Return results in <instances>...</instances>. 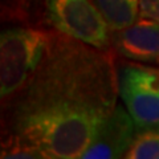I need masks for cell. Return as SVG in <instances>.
Here are the masks:
<instances>
[{
	"label": "cell",
	"mask_w": 159,
	"mask_h": 159,
	"mask_svg": "<svg viewBox=\"0 0 159 159\" xmlns=\"http://www.w3.org/2000/svg\"><path fill=\"white\" fill-rule=\"evenodd\" d=\"M118 97L107 52L53 33L36 72L9 97L6 142L40 159L81 158Z\"/></svg>",
	"instance_id": "1"
},
{
	"label": "cell",
	"mask_w": 159,
	"mask_h": 159,
	"mask_svg": "<svg viewBox=\"0 0 159 159\" xmlns=\"http://www.w3.org/2000/svg\"><path fill=\"white\" fill-rule=\"evenodd\" d=\"M51 32L29 27L8 28L0 36V94L8 99L19 92L41 64Z\"/></svg>",
	"instance_id": "2"
},
{
	"label": "cell",
	"mask_w": 159,
	"mask_h": 159,
	"mask_svg": "<svg viewBox=\"0 0 159 159\" xmlns=\"http://www.w3.org/2000/svg\"><path fill=\"white\" fill-rule=\"evenodd\" d=\"M47 20L68 37L109 52L110 27L92 0H44Z\"/></svg>",
	"instance_id": "3"
},
{
	"label": "cell",
	"mask_w": 159,
	"mask_h": 159,
	"mask_svg": "<svg viewBox=\"0 0 159 159\" xmlns=\"http://www.w3.org/2000/svg\"><path fill=\"white\" fill-rule=\"evenodd\" d=\"M118 94L138 129L159 125V66L139 62L122 65Z\"/></svg>",
	"instance_id": "4"
},
{
	"label": "cell",
	"mask_w": 159,
	"mask_h": 159,
	"mask_svg": "<svg viewBox=\"0 0 159 159\" xmlns=\"http://www.w3.org/2000/svg\"><path fill=\"white\" fill-rule=\"evenodd\" d=\"M138 130L130 113L117 103L105 122L98 129L93 141L81 155L82 159L125 158Z\"/></svg>",
	"instance_id": "5"
},
{
	"label": "cell",
	"mask_w": 159,
	"mask_h": 159,
	"mask_svg": "<svg viewBox=\"0 0 159 159\" xmlns=\"http://www.w3.org/2000/svg\"><path fill=\"white\" fill-rule=\"evenodd\" d=\"M111 44L119 56L133 62L159 66V24L141 17L122 31H114Z\"/></svg>",
	"instance_id": "6"
},
{
	"label": "cell",
	"mask_w": 159,
	"mask_h": 159,
	"mask_svg": "<svg viewBox=\"0 0 159 159\" xmlns=\"http://www.w3.org/2000/svg\"><path fill=\"white\" fill-rule=\"evenodd\" d=\"M111 31L130 27L141 16L139 0H92Z\"/></svg>",
	"instance_id": "7"
},
{
	"label": "cell",
	"mask_w": 159,
	"mask_h": 159,
	"mask_svg": "<svg viewBox=\"0 0 159 159\" xmlns=\"http://www.w3.org/2000/svg\"><path fill=\"white\" fill-rule=\"evenodd\" d=\"M126 159H157L159 158V125L141 127L137 130L135 138L129 151Z\"/></svg>",
	"instance_id": "8"
},
{
	"label": "cell",
	"mask_w": 159,
	"mask_h": 159,
	"mask_svg": "<svg viewBox=\"0 0 159 159\" xmlns=\"http://www.w3.org/2000/svg\"><path fill=\"white\" fill-rule=\"evenodd\" d=\"M141 16L159 24V0H139Z\"/></svg>",
	"instance_id": "9"
}]
</instances>
